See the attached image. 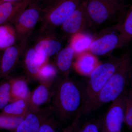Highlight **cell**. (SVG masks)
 <instances>
[{"instance_id": "cell-1", "label": "cell", "mask_w": 132, "mask_h": 132, "mask_svg": "<svg viewBox=\"0 0 132 132\" xmlns=\"http://www.w3.org/2000/svg\"><path fill=\"white\" fill-rule=\"evenodd\" d=\"M83 88L69 76H62L55 81L50 108L60 120L70 119L80 110L82 105Z\"/></svg>"}, {"instance_id": "cell-2", "label": "cell", "mask_w": 132, "mask_h": 132, "mask_svg": "<svg viewBox=\"0 0 132 132\" xmlns=\"http://www.w3.org/2000/svg\"><path fill=\"white\" fill-rule=\"evenodd\" d=\"M132 64L130 52H125L120 58L119 65L113 75L96 97L78 112L82 116L97 111L105 104L113 101L125 92L131 76Z\"/></svg>"}, {"instance_id": "cell-3", "label": "cell", "mask_w": 132, "mask_h": 132, "mask_svg": "<svg viewBox=\"0 0 132 132\" xmlns=\"http://www.w3.org/2000/svg\"><path fill=\"white\" fill-rule=\"evenodd\" d=\"M47 5L37 0H31L14 23L18 43L27 45L34 33Z\"/></svg>"}, {"instance_id": "cell-4", "label": "cell", "mask_w": 132, "mask_h": 132, "mask_svg": "<svg viewBox=\"0 0 132 132\" xmlns=\"http://www.w3.org/2000/svg\"><path fill=\"white\" fill-rule=\"evenodd\" d=\"M120 62V58L109 59L105 63H101L91 73L87 85L83 88L82 105L80 109L96 97L113 75Z\"/></svg>"}, {"instance_id": "cell-5", "label": "cell", "mask_w": 132, "mask_h": 132, "mask_svg": "<svg viewBox=\"0 0 132 132\" xmlns=\"http://www.w3.org/2000/svg\"><path fill=\"white\" fill-rule=\"evenodd\" d=\"M86 8L92 26L98 27L116 17L122 19L126 5L109 0H85Z\"/></svg>"}, {"instance_id": "cell-6", "label": "cell", "mask_w": 132, "mask_h": 132, "mask_svg": "<svg viewBox=\"0 0 132 132\" xmlns=\"http://www.w3.org/2000/svg\"><path fill=\"white\" fill-rule=\"evenodd\" d=\"M81 1L60 0L45 7L39 21V29L55 31L72 13Z\"/></svg>"}, {"instance_id": "cell-7", "label": "cell", "mask_w": 132, "mask_h": 132, "mask_svg": "<svg viewBox=\"0 0 132 132\" xmlns=\"http://www.w3.org/2000/svg\"><path fill=\"white\" fill-rule=\"evenodd\" d=\"M93 36L88 52L95 56H108L114 50L124 47L120 37L118 23L103 29Z\"/></svg>"}, {"instance_id": "cell-8", "label": "cell", "mask_w": 132, "mask_h": 132, "mask_svg": "<svg viewBox=\"0 0 132 132\" xmlns=\"http://www.w3.org/2000/svg\"><path fill=\"white\" fill-rule=\"evenodd\" d=\"M29 40L32 42V45L36 52L47 59L57 54L62 48V43L54 31L39 28L34 32Z\"/></svg>"}, {"instance_id": "cell-9", "label": "cell", "mask_w": 132, "mask_h": 132, "mask_svg": "<svg viewBox=\"0 0 132 132\" xmlns=\"http://www.w3.org/2000/svg\"><path fill=\"white\" fill-rule=\"evenodd\" d=\"M92 27V22L86 8L85 0H81L72 13L61 26L64 37L71 38L79 33L83 32Z\"/></svg>"}, {"instance_id": "cell-10", "label": "cell", "mask_w": 132, "mask_h": 132, "mask_svg": "<svg viewBox=\"0 0 132 132\" xmlns=\"http://www.w3.org/2000/svg\"><path fill=\"white\" fill-rule=\"evenodd\" d=\"M127 94L124 92L112 102L103 121L102 129L105 132H122Z\"/></svg>"}, {"instance_id": "cell-11", "label": "cell", "mask_w": 132, "mask_h": 132, "mask_svg": "<svg viewBox=\"0 0 132 132\" xmlns=\"http://www.w3.org/2000/svg\"><path fill=\"white\" fill-rule=\"evenodd\" d=\"M23 65L24 72L29 79L38 80V76L41 67L48 62V59L39 54L32 44H27L23 53Z\"/></svg>"}, {"instance_id": "cell-12", "label": "cell", "mask_w": 132, "mask_h": 132, "mask_svg": "<svg viewBox=\"0 0 132 132\" xmlns=\"http://www.w3.org/2000/svg\"><path fill=\"white\" fill-rule=\"evenodd\" d=\"M26 46L18 43L3 50L0 60L2 78H7L13 72L22 55Z\"/></svg>"}, {"instance_id": "cell-13", "label": "cell", "mask_w": 132, "mask_h": 132, "mask_svg": "<svg viewBox=\"0 0 132 132\" xmlns=\"http://www.w3.org/2000/svg\"><path fill=\"white\" fill-rule=\"evenodd\" d=\"M51 112L50 107L45 110L29 111L14 132H39L43 121Z\"/></svg>"}, {"instance_id": "cell-14", "label": "cell", "mask_w": 132, "mask_h": 132, "mask_svg": "<svg viewBox=\"0 0 132 132\" xmlns=\"http://www.w3.org/2000/svg\"><path fill=\"white\" fill-rule=\"evenodd\" d=\"M54 83L40 82L39 85L31 92L28 100L29 111H38L42 106L51 100Z\"/></svg>"}, {"instance_id": "cell-15", "label": "cell", "mask_w": 132, "mask_h": 132, "mask_svg": "<svg viewBox=\"0 0 132 132\" xmlns=\"http://www.w3.org/2000/svg\"><path fill=\"white\" fill-rule=\"evenodd\" d=\"M31 0L7 2L0 3V26L13 24L19 14L28 6Z\"/></svg>"}, {"instance_id": "cell-16", "label": "cell", "mask_w": 132, "mask_h": 132, "mask_svg": "<svg viewBox=\"0 0 132 132\" xmlns=\"http://www.w3.org/2000/svg\"><path fill=\"white\" fill-rule=\"evenodd\" d=\"M101 63L97 56L88 51L77 55L73 66L76 72L80 75L89 76Z\"/></svg>"}, {"instance_id": "cell-17", "label": "cell", "mask_w": 132, "mask_h": 132, "mask_svg": "<svg viewBox=\"0 0 132 132\" xmlns=\"http://www.w3.org/2000/svg\"><path fill=\"white\" fill-rule=\"evenodd\" d=\"M55 59V67L62 76L68 77L73 64L75 52L70 45L62 48Z\"/></svg>"}, {"instance_id": "cell-18", "label": "cell", "mask_w": 132, "mask_h": 132, "mask_svg": "<svg viewBox=\"0 0 132 132\" xmlns=\"http://www.w3.org/2000/svg\"><path fill=\"white\" fill-rule=\"evenodd\" d=\"M10 83V102L20 100H29L31 92L25 78H9Z\"/></svg>"}, {"instance_id": "cell-19", "label": "cell", "mask_w": 132, "mask_h": 132, "mask_svg": "<svg viewBox=\"0 0 132 132\" xmlns=\"http://www.w3.org/2000/svg\"><path fill=\"white\" fill-rule=\"evenodd\" d=\"M118 23V30L123 47L127 46L132 39V8L131 6L123 18Z\"/></svg>"}, {"instance_id": "cell-20", "label": "cell", "mask_w": 132, "mask_h": 132, "mask_svg": "<svg viewBox=\"0 0 132 132\" xmlns=\"http://www.w3.org/2000/svg\"><path fill=\"white\" fill-rule=\"evenodd\" d=\"M28 100H20L10 102L1 113L14 117L24 118L29 112Z\"/></svg>"}, {"instance_id": "cell-21", "label": "cell", "mask_w": 132, "mask_h": 132, "mask_svg": "<svg viewBox=\"0 0 132 132\" xmlns=\"http://www.w3.org/2000/svg\"><path fill=\"white\" fill-rule=\"evenodd\" d=\"M17 42V36L13 24L7 23L0 26V50H4Z\"/></svg>"}, {"instance_id": "cell-22", "label": "cell", "mask_w": 132, "mask_h": 132, "mask_svg": "<svg viewBox=\"0 0 132 132\" xmlns=\"http://www.w3.org/2000/svg\"><path fill=\"white\" fill-rule=\"evenodd\" d=\"M93 38V35L84 32L79 33L71 37L69 45L73 49L75 55L88 51Z\"/></svg>"}, {"instance_id": "cell-23", "label": "cell", "mask_w": 132, "mask_h": 132, "mask_svg": "<svg viewBox=\"0 0 132 132\" xmlns=\"http://www.w3.org/2000/svg\"><path fill=\"white\" fill-rule=\"evenodd\" d=\"M57 71L55 67L48 62L42 66L40 69L38 80L40 82H54Z\"/></svg>"}, {"instance_id": "cell-24", "label": "cell", "mask_w": 132, "mask_h": 132, "mask_svg": "<svg viewBox=\"0 0 132 132\" xmlns=\"http://www.w3.org/2000/svg\"><path fill=\"white\" fill-rule=\"evenodd\" d=\"M24 118L14 117L0 113V128L14 131Z\"/></svg>"}, {"instance_id": "cell-25", "label": "cell", "mask_w": 132, "mask_h": 132, "mask_svg": "<svg viewBox=\"0 0 132 132\" xmlns=\"http://www.w3.org/2000/svg\"><path fill=\"white\" fill-rule=\"evenodd\" d=\"M10 89L9 78L0 82V110H2L10 102Z\"/></svg>"}, {"instance_id": "cell-26", "label": "cell", "mask_w": 132, "mask_h": 132, "mask_svg": "<svg viewBox=\"0 0 132 132\" xmlns=\"http://www.w3.org/2000/svg\"><path fill=\"white\" fill-rule=\"evenodd\" d=\"M124 122L128 127L131 130L132 128V93L130 91L127 93L126 100Z\"/></svg>"}, {"instance_id": "cell-27", "label": "cell", "mask_w": 132, "mask_h": 132, "mask_svg": "<svg viewBox=\"0 0 132 132\" xmlns=\"http://www.w3.org/2000/svg\"><path fill=\"white\" fill-rule=\"evenodd\" d=\"M53 114L52 111L45 120L43 121L41 125L39 132H57L55 127L54 121L53 118H52V114Z\"/></svg>"}, {"instance_id": "cell-28", "label": "cell", "mask_w": 132, "mask_h": 132, "mask_svg": "<svg viewBox=\"0 0 132 132\" xmlns=\"http://www.w3.org/2000/svg\"><path fill=\"white\" fill-rule=\"evenodd\" d=\"M100 127V123L90 121L86 123L81 128L78 127L75 132H99Z\"/></svg>"}, {"instance_id": "cell-29", "label": "cell", "mask_w": 132, "mask_h": 132, "mask_svg": "<svg viewBox=\"0 0 132 132\" xmlns=\"http://www.w3.org/2000/svg\"><path fill=\"white\" fill-rule=\"evenodd\" d=\"M81 117V116L79 114H76L75 119L71 125L63 130V132H75L79 127L80 120Z\"/></svg>"}, {"instance_id": "cell-30", "label": "cell", "mask_w": 132, "mask_h": 132, "mask_svg": "<svg viewBox=\"0 0 132 132\" xmlns=\"http://www.w3.org/2000/svg\"><path fill=\"white\" fill-rule=\"evenodd\" d=\"M37 1L47 5V6L51 4L52 3H53L52 0H37Z\"/></svg>"}, {"instance_id": "cell-31", "label": "cell", "mask_w": 132, "mask_h": 132, "mask_svg": "<svg viewBox=\"0 0 132 132\" xmlns=\"http://www.w3.org/2000/svg\"><path fill=\"white\" fill-rule=\"evenodd\" d=\"M22 1H24V0H1L0 3L4 2H17Z\"/></svg>"}, {"instance_id": "cell-32", "label": "cell", "mask_w": 132, "mask_h": 132, "mask_svg": "<svg viewBox=\"0 0 132 132\" xmlns=\"http://www.w3.org/2000/svg\"><path fill=\"white\" fill-rule=\"evenodd\" d=\"M109 1L114 2L118 3H123L124 0H109Z\"/></svg>"}, {"instance_id": "cell-33", "label": "cell", "mask_w": 132, "mask_h": 132, "mask_svg": "<svg viewBox=\"0 0 132 132\" xmlns=\"http://www.w3.org/2000/svg\"><path fill=\"white\" fill-rule=\"evenodd\" d=\"M1 54H0V60H1ZM2 78V76L1 73V68H0V80H1V79Z\"/></svg>"}, {"instance_id": "cell-34", "label": "cell", "mask_w": 132, "mask_h": 132, "mask_svg": "<svg viewBox=\"0 0 132 132\" xmlns=\"http://www.w3.org/2000/svg\"><path fill=\"white\" fill-rule=\"evenodd\" d=\"M60 1V0H52L53 3H55L59 1Z\"/></svg>"}, {"instance_id": "cell-35", "label": "cell", "mask_w": 132, "mask_h": 132, "mask_svg": "<svg viewBox=\"0 0 132 132\" xmlns=\"http://www.w3.org/2000/svg\"><path fill=\"white\" fill-rule=\"evenodd\" d=\"M102 132H105V131H104V130H103V129H102Z\"/></svg>"}, {"instance_id": "cell-36", "label": "cell", "mask_w": 132, "mask_h": 132, "mask_svg": "<svg viewBox=\"0 0 132 132\" xmlns=\"http://www.w3.org/2000/svg\"><path fill=\"white\" fill-rule=\"evenodd\" d=\"M1 0H0V1H1Z\"/></svg>"}]
</instances>
